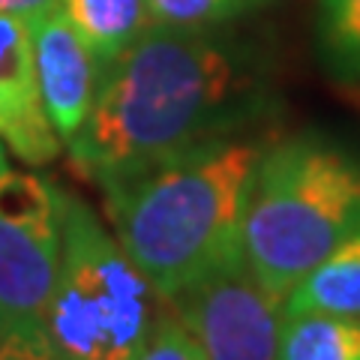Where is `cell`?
Segmentation results:
<instances>
[{
    "instance_id": "cell-5",
    "label": "cell",
    "mask_w": 360,
    "mask_h": 360,
    "mask_svg": "<svg viewBox=\"0 0 360 360\" xmlns=\"http://www.w3.org/2000/svg\"><path fill=\"white\" fill-rule=\"evenodd\" d=\"M60 250V186L9 165L0 174V336L42 330Z\"/></svg>"
},
{
    "instance_id": "cell-11",
    "label": "cell",
    "mask_w": 360,
    "mask_h": 360,
    "mask_svg": "<svg viewBox=\"0 0 360 360\" xmlns=\"http://www.w3.org/2000/svg\"><path fill=\"white\" fill-rule=\"evenodd\" d=\"M276 360H360V319L324 312L283 315Z\"/></svg>"
},
{
    "instance_id": "cell-10",
    "label": "cell",
    "mask_w": 360,
    "mask_h": 360,
    "mask_svg": "<svg viewBox=\"0 0 360 360\" xmlns=\"http://www.w3.org/2000/svg\"><path fill=\"white\" fill-rule=\"evenodd\" d=\"M58 9L103 70L150 27L148 0H58Z\"/></svg>"
},
{
    "instance_id": "cell-9",
    "label": "cell",
    "mask_w": 360,
    "mask_h": 360,
    "mask_svg": "<svg viewBox=\"0 0 360 360\" xmlns=\"http://www.w3.org/2000/svg\"><path fill=\"white\" fill-rule=\"evenodd\" d=\"M324 312L360 319V225L283 300V315Z\"/></svg>"
},
{
    "instance_id": "cell-6",
    "label": "cell",
    "mask_w": 360,
    "mask_h": 360,
    "mask_svg": "<svg viewBox=\"0 0 360 360\" xmlns=\"http://www.w3.org/2000/svg\"><path fill=\"white\" fill-rule=\"evenodd\" d=\"M168 303L193 330L205 360H276L283 303L255 283L243 262L217 270Z\"/></svg>"
},
{
    "instance_id": "cell-13",
    "label": "cell",
    "mask_w": 360,
    "mask_h": 360,
    "mask_svg": "<svg viewBox=\"0 0 360 360\" xmlns=\"http://www.w3.org/2000/svg\"><path fill=\"white\" fill-rule=\"evenodd\" d=\"M264 0H148L150 25L162 27H225L258 9Z\"/></svg>"
},
{
    "instance_id": "cell-17",
    "label": "cell",
    "mask_w": 360,
    "mask_h": 360,
    "mask_svg": "<svg viewBox=\"0 0 360 360\" xmlns=\"http://www.w3.org/2000/svg\"><path fill=\"white\" fill-rule=\"evenodd\" d=\"M9 168V160H6V148H4V141H0V174H4Z\"/></svg>"
},
{
    "instance_id": "cell-1",
    "label": "cell",
    "mask_w": 360,
    "mask_h": 360,
    "mask_svg": "<svg viewBox=\"0 0 360 360\" xmlns=\"http://www.w3.org/2000/svg\"><path fill=\"white\" fill-rule=\"evenodd\" d=\"M267 105L264 60L222 27L150 25L103 70L75 168L105 186L205 141L240 135Z\"/></svg>"
},
{
    "instance_id": "cell-16",
    "label": "cell",
    "mask_w": 360,
    "mask_h": 360,
    "mask_svg": "<svg viewBox=\"0 0 360 360\" xmlns=\"http://www.w3.org/2000/svg\"><path fill=\"white\" fill-rule=\"evenodd\" d=\"M58 0H0V13H9V15H18V18H37L45 9H54Z\"/></svg>"
},
{
    "instance_id": "cell-3",
    "label": "cell",
    "mask_w": 360,
    "mask_h": 360,
    "mask_svg": "<svg viewBox=\"0 0 360 360\" xmlns=\"http://www.w3.org/2000/svg\"><path fill=\"white\" fill-rule=\"evenodd\" d=\"M360 225V160L321 135H291L262 150L246 189V270L283 303L309 270Z\"/></svg>"
},
{
    "instance_id": "cell-2",
    "label": "cell",
    "mask_w": 360,
    "mask_h": 360,
    "mask_svg": "<svg viewBox=\"0 0 360 360\" xmlns=\"http://www.w3.org/2000/svg\"><path fill=\"white\" fill-rule=\"evenodd\" d=\"M262 150L229 135L103 186L111 234L162 300L243 262V205Z\"/></svg>"
},
{
    "instance_id": "cell-12",
    "label": "cell",
    "mask_w": 360,
    "mask_h": 360,
    "mask_svg": "<svg viewBox=\"0 0 360 360\" xmlns=\"http://www.w3.org/2000/svg\"><path fill=\"white\" fill-rule=\"evenodd\" d=\"M315 33L330 72L360 84V0H319Z\"/></svg>"
},
{
    "instance_id": "cell-15",
    "label": "cell",
    "mask_w": 360,
    "mask_h": 360,
    "mask_svg": "<svg viewBox=\"0 0 360 360\" xmlns=\"http://www.w3.org/2000/svg\"><path fill=\"white\" fill-rule=\"evenodd\" d=\"M0 360H54L45 336L39 333H6L0 336Z\"/></svg>"
},
{
    "instance_id": "cell-7",
    "label": "cell",
    "mask_w": 360,
    "mask_h": 360,
    "mask_svg": "<svg viewBox=\"0 0 360 360\" xmlns=\"http://www.w3.org/2000/svg\"><path fill=\"white\" fill-rule=\"evenodd\" d=\"M27 25L45 115L66 144L84 127L90 108L96 103L103 66L58 6L45 9Z\"/></svg>"
},
{
    "instance_id": "cell-4",
    "label": "cell",
    "mask_w": 360,
    "mask_h": 360,
    "mask_svg": "<svg viewBox=\"0 0 360 360\" xmlns=\"http://www.w3.org/2000/svg\"><path fill=\"white\" fill-rule=\"evenodd\" d=\"M60 270L42 315L54 360H135L165 303L90 205L60 186Z\"/></svg>"
},
{
    "instance_id": "cell-8",
    "label": "cell",
    "mask_w": 360,
    "mask_h": 360,
    "mask_svg": "<svg viewBox=\"0 0 360 360\" xmlns=\"http://www.w3.org/2000/svg\"><path fill=\"white\" fill-rule=\"evenodd\" d=\"M0 141L27 165H49L63 148L42 105L30 25L0 13Z\"/></svg>"
},
{
    "instance_id": "cell-14",
    "label": "cell",
    "mask_w": 360,
    "mask_h": 360,
    "mask_svg": "<svg viewBox=\"0 0 360 360\" xmlns=\"http://www.w3.org/2000/svg\"><path fill=\"white\" fill-rule=\"evenodd\" d=\"M135 360H205V357H201V348L195 342L193 330L180 321V315L172 309V303H165L148 345L141 348V354Z\"/></svg>"
}]
</instances>
